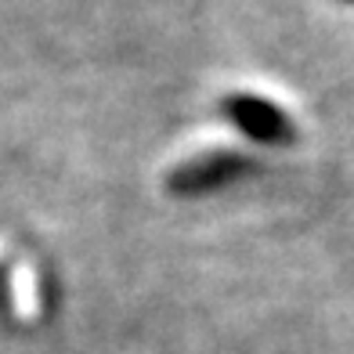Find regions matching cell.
Masks as SVG:
<instances>
[{"instance_id": "obj_1", "label": "cell", "mask_w": 354, "mask_h": 354, "mask_svg": "<svg viewBox=\"0 0 354 354\" xmlns=\"http://www.w3.org/2000/svg\"><path fill=\"white\" fill-rule=\"evenodd\" d=\"M239 120H243L253 134H261V138H275L282 134V116L271 105H257V102H243L239 105Z\"/></svg>"}]
</instances>
